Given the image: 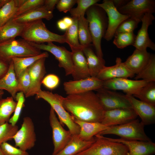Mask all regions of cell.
Returning a JSON list of instances; mask_svg holds the SVG:
<instances>
[{
  "mask_svg": "<svg viewBox=\"0 0 155 155\" xmlns=\"http://www.w3.org/2000/svg\"><path fill=\"white\" fill-rule=\"evenodd\" d=\"M63 105L74 118L85 122L101 123L105 111L93 91L68 95L64 97Z\"/></svg>",
  "mask_w": 155,
  "mask_h": 155,
  "instance_id": "1",
  "label": "cell"
},
{
  "mask_svg": "<svg viewBox=\"0 0 155 155\" xmlns=\"http://www.w3.org/2000/svg\"><path fill=\"white\" fill-rule=\"evenodd\" d=\"M86 13L91 36L92 45L95 49L96 55L103 58L101 43L108 26L106 14L103 9L96 4L90 7Z\"/></svg>",
  "mask_w": 155,
  "mask_h": 155,
  "instance_id": "2",
  "label": "cell"
},
{
  "mask_svg": "<svg viewBox=\"0 0 155 155\" xmlns=\"http://www.w3.org/2000/svg\"><path fill=\"white\" fill-rule=\"evenodd\" d=\"M36 99H42L48 102L57 115L61 125H66L73 135H78L80 127L74 121L73 117L64 108V97L57 94L41 89L36 95Z\"/></svg>",
  "mask_w": 155,
  "mask_h": 155,
  "instance_id": "3",
  "label": "cell"
},
{
  "mask_svg": "<svg viewBox=\"0 0 155 155\" xmlns=\"http://www.w3.org/2000/svg\"><path fill=\"white\" fill-rule=\"evenodd\" d=\"M20 36L28 42L37 44L53 42H66L64 34L59 35L49 30L42 19L27 24Z\"/></svg>",
  "mask_w": 155,
  "mask_h": 155,
  "instance_id": "4",
  "label": "cell"
},
{
  "mask_svg": "<svg viewBox=\"0 0 155 155\" xmlns=\"http://www.w3.org/2000/svg\"><path fill=\"white\" fill-rule=\"evenodd\" d=\"M41 53L40 50L23 39H12L0 43V57L9 63L13 57H32Z\"/></svg>",
  "mask_w": 155,
  "mask_h": 155,
  "instance_id": "5",
  "label": "cell"
},
{
  "mask_svg": "<svg viewBox=\"0 0 155 155\" xmlns=\"http://www.w3.org/2000/svg\"><path fill=\"white\" fill-rule=\"evenodd\" d=\"M144 125L136 119L123 124L110 126L98 134L102 135L114 134L119 136L120 138L126 140L151 141V140L145 132Z\"/></svg>",
  "mask_w": 155,
  "mask_h": 155,
  "instance_id": "6",
  "label": "cell"
},
{
  "mask_svg": "<svg viewBox=\"0 0 155 155\" xmlns=\"http://www.w3.org/2000/svg\"><path fill=\"white\" fill-rule=\"evenodd\" d=\"M94 137L95 142L77 155H127L128 149L123 144L110 140L101 135Z\"/></svg>",
  "mask_w": 155,
  "mask_h": 155,
  "instance_id": "7",
  "label": "cell"
},
{
  "mask_svg": "<svg viewBox=\"0 0 155 155\" xmlns=\"http://www.w3.org/2000/svg\"><path fill=\"white\" fill-rule=\"evenodd\" d=\"M30 43L37 49L51 53L58 61L59 67L64 69L65 75H71L73 70L71 52L67 50L64 47L55 45L52 42H48L46 44Z\"/></svg>",
  "mask_w": 155,
  "mask_h": 155,
  "instance_id": "8",
  "label": "cell"
},
{
  "mask_svg": "<svg viewBox=\"0 0 155 155\" xmlns=\"http://www.w3.org/2000/svg\"><path fill=\"white\" fill-rule=\"evenodd\" d=\"M49 120L52 129L54 145L52 155H55L60 152L66 146L71 139L73 135L69 130H66L63 127L55 111L51 107L50 111Z\"/></svg>",
  "mask_w": 155,
  "mask_h": 155,
  "instance_id": "9",
  "label": "cell"
},
{
  "mask_svg": "<svg viewBox=\"0 0 155 155\" xmlns=\"http://www.w3.org/2000/svg\"><path fill=\"white\" fill-rule=\"evenodd\" d=\"M15 146L25 151L33 148L36 141L34 124L29 117L24 118L21 127L13 137Z\"/></svg>",
  "mask_w": 155,
  "mask_h": 155,
  "instance_id": "10",
  "label": "cell"
},
{
  "mask_svg": "<svg viewBox=\"0 0 155 155\" xmlns=\"http://www.w3.org/2000/svg\"><path fill=\"white\" fill-rule=\"evenodd\" d=\"M96 5L102 8L106 13L108 19V26L104 38L107 41L114 37L116 30L120 24L129 17L120 13L115 6L112 0H104Z\"/></svg>",
  "mask_w": 155,
  "mask_h": 155,
  "instance_id": "11",
  "label": "cell"
},
{
  "mask_svg": "<svg viewBox=\"0 0 155 155\" xmlns=\"http://www.w3.org/2000/svg\"><path fill=\"white\" fill-rule=\"evenodd\" d=\"M96 94L105 111L120 108H132L126 95L102 88Z\"/></svg>",
  "mask_w": 155,
  "mask_h": 155,
  "instance_id": "12",
  "label": "cell"
},
{
  "mask_svg": "<svg viewBox=\"0 0 155 155\" xmlns=\"http://www.w3.org/2000/svg\"><path fill=\"white\" fill-rule=\"evenodd\" d=\"M118 10L121 13L127 15L129 18H135L141 21L146 13L153 14L155 13V1L129 0L126 4Z\"/></svg>",
  "mask_w": 155,
  "mask_h": 155,
  "instance_id": "13",
  "label": "cell"
},
{
  "mask_svg": "<svg viewBox=\"0 0 155 155\" xmlns=\"http://www.w3.org/2000/svg\"><path fill=\"white\" fill-rule=\"evenodd\" d=\"M148 83L143 80L115 78L103 81V88L110 90H121L126 94L133 96Z\"/></svg>",
  "mask_w": 155,
  "mask_h": 155,
  "instance_id": "14",
  "label": "cell"
},
{
  "mask_svg": "<svg viewBox=\"0 0 155 155\" xmlns=\"http://www.w3.org/2000/svg\"><path fill=\"white\" fill-rule=\"evenodd\" d=\"M103 81L96 77H90L76 80H70L64 82V89L68 95L96 90L103 88Z\"/></svg>",
  "mask_w": 155,
  "mask_h": 155,
  "instance_id": "15",
  "label": "cell"
},
{
  "mask_svg": "<svg viewBox=\"0 0 155 155\" xmlns=\"http://www.w3.org/2000/svg\"><path fill=\"white\" fill-rule=\"evenodd\" d=\"M132 108H120L105 111L101 123L109 126L123 124L137 119Z\"/></svg>",
  "mask_w": 155,
  "mask_h": 155,
  "instance_id": "16",
  "label": "cell"
},
{
  "mask_svg": "<svg viewBox=\"0 0 155 155\" xmlns=\"http://www.w3.org/2000/svg\"><path fill=\"white\" fill-rule=\"evenodd\" d=\"M46 58H41L28 68L30 78V85L26 94V98L33 96L41 90L42 81L46 73L45 66Z\"/></svg>",
  "mask_w": 155,
  "mask_h": 155,
  "instance_id": "17",
  "label": "cell"
},
{
  "mask_svg": "<svg viewBox=\"0 0 155 155\" xmlns=\"http://www.w3.org/2000/svg\"><path fill=\"white\" fill-rule=\"evenodd\" d=\"M155 18L153 14L147 13L141 20L142 22L140 28L136 35L134 43L133 45L135 49L142 51L147 50L148 48L155 50V44L150 38L148 32V28L153 24Z\"/></svg>",
  "mask_w": 155,
  "mask_h": 155,
  "instance_id": "18",
  "label": "cell"
},
{
  "mask_svg": "<svg viewBox=\"0 0 155 155\" xmlns=\"http://www.w3.org/2000/svg\"><path fill=\"white\" fill-rule=\"evenodd\" d=\"M132 108L140 118L144 125L154 124L155 122V106L136 99L133 96L126 94Z\"/></svg>",
  "mask_w": 155,
  "mask_h": 155,
  "instance_id": "19",
  "label": "cell"
},
{
  "mask_svg": "<svg viewBox=\"0 0 155 155\" xmlns=\"http://www.w3.org/2000/svg\"><path fill=\"white\" fill-rule=\"evenodd\" d=\"M106 138L110 140L122 143L126 146L128 150L127 155H152L155 153V144L152 141L146 142L121 138Z\"/></svg>",
  "mask_w": 155,
  "mask_h": 155,
  "instance_id": "20",
  "label": "cell"
},
{
  "mask_svg": "<svg viewBox=\"0 0 155 155\" xmlns=\"http://www.w3.org/2000/svg\"><path fill=\"white\" fill-rule=\"evenodd\" d=\"M115 65L105 66L99 72L96 78L103 81L115 78H132L135 74L125 65L120 57H117Z\"/></svg>",
  "mask_w": 155,
  "mask_h": 155,
  "instance_id": "21",
  "label": "cell"
},
{
  "mask_svg": "<svg viewBox=\"0 0 155 155\" xmlns=\"http://www.w3.org/2000/svg\"><path fill=\"white\" fill-rule=\"evenodd\" d=\"M73 70L71 74L73 80L84 79L90 76L86 58L82 49L71 50Z\"/></svg>",
  "mask_w": 155,
  "mask_h": 155,
  "instance_id": "22",
  "label": "cell"
},
{
  "mask_svg": "<svg viewBox=\"0 0 155 155\" xmlns=\"http://www.w3.org/2000/svg\"><path fill=\"white\" fill-rule=\"evenodd\" d=\"M73 119L80 127V132L78 135V137L80 139L84 141H88L92 139L95 135L110 127L103 124L100 122H85L74 117Z\"/></svg>",
  "mask_w": 155,
  "mask_h": 155,
  "instance_id": "23",
  "label": "cell"
},
{
  "mask_svg": "<svg viewBox=\"0 0 155 155\" xmlns=\"http://www.w3.org/2000/svg\"><path fill=\"white\" fill-rule=\"evenodd\" d=\"M151 54L147 50L136 49L123 62L125 65L135 75L138 73L148 63Z\"/></svg>",
  "mask_w": 155,
  "mask_h": 155,
  "instance_id": "24",
  "label": "cell"
},
{
  "mask_svg": "<svg viewBox=\"0 0 155 155\" xmlns=\"http://www.w3.org/2000/svg\"><path fill=\"white\" fill-rule=\"evenodd\" d=\"M53 17V12L48 10L43 5L14 17L12 19L18 23L28 24L43 18L50 20Z\"/></svg>",
  "mask_w": 155,
  "mask_h": 155,
  "instance_id": "25",
  "label": "cell"
},
{
  "mask_svg": "<svg viewBox=\"0 0 155 155\" xmlns=\"http://www.w3.org/2000/svg\"><path fill=\"white\" fill-rule=\"evenodd\" d=\"M0 89L7 91L15 100L16 94L19 91L18 81L12 60L5 74L0 79Z\"/></svg>",
  "mask_w": 155,
  "mask_h": 155,
  "instance_id": "26",
  "label": "cell"
},
{
  "mask_svg": "<svg viewBox=\"0 0 155 155\" xmlns=\"http://www.w3.org/2000/svg\"><path fill=\"white\" fill-rule=\"evenodd\" d=\"M95 141V137L92 139L86 141L80 139L78 135H73L64 148L55 155H77L89 148Z\"/></svg>",
  "mask_w": 155,
  "mask_h": 155,
  "instance_id": "27",
  "label": "cell"
},
{
  "mask_svg": "<svg viewBox=\"0 0 155 155\" xmlns=\"http://www.w3.org/2000/svg\"><path fill=\"white\" fill-rule=\"evenodd\" d=\"M92 44L85 46L82 49L86 58L91 77H96L105 66V61L102 58L98 57L91 47Z\"/></svg>",
  "mask_w": 155,
  "mask_h": 155,
  "instance_id": "28",
  "label": "cell"
},
{
  "mask_svg": "<svg viewBox=\"0 0 155 155\" xmlns=\"http://www.w3.org/2000/svg\"><path fill=\"white\" fill-rule=\"evenodd\" d=\"M27 24L17 22L12 19L0 27V43L21 36Z\"/></svg>",
  "mask_w": 155,
  "mask_h": 155,
  "instance_id": "29",
  "label": "cell"
},
{
  "mask_svg": "<svg viewBox=\"0 0 155 155\" xmlns=\"http://www.w3.org/2000/svg\"><path fill=\"white\" fill-rule=\"evenodd\" d=\"M48 56V53L45 52L34 56L12 58L11 60L13 63L17 78L36 61L43 58H46Z\"/></svg>",
  "mask_w": 155,
  "mask_h": 155,
  "instance_id": "30",
  "label": "cell"
},
{
  "mask_svg": "<svg viewBox=\"0 0 155 155\" xmlns=\"http://www.w3.org/2000/svg\"><path fill=\"white\" fill-rule=\"evenodd\" d=\"M17 104V102L11 96L0 100V126L9 122Z\"/></svg>",
  "mask_w": 155,
  "mask_h": 155,
  "instance_id": "31",
  "label": "cell"
},
{
  "mask_svg": "<svg viewBox=\"0 0 155 155\" xmlns=\"http://www.w3.org/2000/svg\"><path fill=\"white\" fill-rule=\"evenodd\" d=\"M73 24L65 31L64 35L66 42L69 45L71 50L83 49L84 47L80 44L78 31V19L73 18Z\"/></svg>",
  "mask_w": 155,
  "mask_h": 155,
  "instance_id": "32",
  "label": "cell"
},
{
  "mask_svg": "<svg viewBox=\"0 0 155 155\" xmlns=\"http://www.w3.org/2000/svg\"><path fill=\"white\" fill-rule=\"evenodd\" d=\"M19 4L20 0H8L0 8V27L13 18Z\"/></svg>",
  "mask_w": 155,
  "mask_h": 155,
  "instance_id": "33",
  "label": "cell"
},
{
  "mask_svg": "<svg viewBox=\"0 0 155 155\" xmlns=\"http://www.w3.org/2000/svg\"><path fill=\"white\" fill-rule=\"evenodd\" d=\"M78 31L80 44L84 47L91 44L92 40L88 22L84 16H81L78 19Z\"/></svg>",
  "mask_w": 155,
  "mask_h": 155,
  "instance_id": "34",
  "label": "cell"
},
{
  "mask_svg": "<svg viewBox=\"0 0 155 155\" xmlns=\"http://www.w3.org/2000/svg\"><path fill=\"white\" fill-rule=\"evenodd\" d=\"M135 80H143L147 82H155V55L151 54L147 64L136 74Z\"/></svg>",
  "mask_w": 155,
  "mask_h": 155,
  "instance_id": "35",
  "label": "cell"
},
{
  "mask_svg": "<svg viewBox=\"0 0 155 155\" xmlns=\"http://www.w3.org/2000/svg\"><path fill=\"white\" fill-rule=\"evenodd\" d=\"M133 96L141 101L155 106V82H148Z\"/></svg>",
  "mask_w": 155,
  "mask_h": 155,
  "instance_id": "36",
  "label": "cell"
},
{
  "mask_svg": "<svg viewBox=\"0 0 155 155\" xmlns=\"http://www.w3.org/2000/svg\"><path fill=\"white\" fill-rule=\"evenodd\" d=\"M113 43L117 48L123 49L133 44L136 35L133 32L115 33Z\"/></svg>",
  "mask_w": 155,
  "mask_h": 155,
  "instance_id": "37",
  "label": "cell"
},
{
  "mask_svg": "<svg viewBox=\"0 0 155 155\" xmlns=\"http://www.w3.org/2000/svg\"><path fill=\"white\" fill-rule=\"evenodd\" d=\"M99 0H77L76 7L72 8L69 11L72 18L78 19L84 16L87 9L90 6L98 3Z\"/></svg>",
  "mask_w": 155,
  "mask_h": 155,
  "instance_id": "38",
  "label": "cell"
},
{
  "mask_svg": "<svg viewBox=\"0 0 155 155\" xmlns=\"http://www.w3.org/2000/svg\"><path fill=\"white\" fill-rule=\"evenodd\" d=\"M44 1V0H20L19 6L13 18L43 5Z\"/></svg>",
  "mask_w": 155,
  "mask_h": 155,
  "instance_id": "39",
  "label": "cell"
},
{
  "mask_svg": "<svg viewBox=\"0 0 155 155\" xmlns=\"http://www.w3.org/2000/svg\"><path fill=\"white\" fill-rule=\"evenodd\" d=\"M18 130L16 125L13 126L7 123L0 126V145L2 144L13 139Z\"/></svg>",
  "mask_w": 155,
  "mask_h": 155,
  "instance_id": "40",
  "label": "cell"
},
{
  "mask_svg": "<svg viewBox=\"0 0 155 155\" xmlns=\"http://www.w3.org/2000/svg\"><path fill=\"white\" fill-rule=\"evenodd\" d=\"M15 100L17 102L16 106L13 116L10 117L9 123L13 126L16 125L20 118L22 108L24 106L25 98L24 94L22 92H18L16 95Z\"/></svg>",
  "mask_w": 155,
  "mask_h": 155,
  "instance_id": "41",
  "label": "cell"
},
{
  "mask_svg": "<svg viewBox=\"0 0 155 155\" xmlns=\"http://www.w3.org/2000/svg\"><path fill=\"white\" fill-rule=\"evenodd\" d=\"M140 20L134 18H129L123 21L117 28L115 33H130L138 27Z\"/></svg>",
  "mask_w": 155,
  "mask_h": 155,
  "instance_id": "42",
  "label": "cell"
},
{
  "mask_svg": "<svg viewBox=\"0 0 155 155\" xmlns=\"http://www.w3.org/2000/svg\"><path fill=\"white\" fill-rule=\"evenodd\" d=\"M17 78L19 91L23 92L25 95L28 92L30 83V77L28 68Z\"/></svg>",
  "mask_w": 155,
  "mask_h": 155,
  "instance_id": "43",
  "label": "cell"
},
{
  "mask_svg": "<svg viewBox=\"0 0 155 155\" xmlns=\"http://www.w3.org/2000/svg\"><path fill=\"white\" fill-rule=\"evenodd\" d=\"M0 146L4 155H29L26 151L14 146L7 142L1 144Z\"/></svg>",
  "mask_w": 155,
  "mask_h": 155,
  "instance_id": "44",
  "label": "cell"
},
{
  "mask_svg": "<svg viewBox=\"0 0 155 155\" xmlns=\"http://www.w3.org/2000/svg\"><path fill=\"white\" fill-rule=\"evenodd\" d=\"M60 79L57 75L50 74L44 78L42 84L47 89L52 90L57 88L59 84Z\"/></svg>",
  "mask_w": 155,
  "mask_h": 155,
  "instance_id": "45",
  "label": "cell"
},
{
  "mask_svg": "<svg viewBox=\"0 0 155 155\" xmlns=\"http://www.w3.org/2000/svg\"><path fill=\"white\" fill-rule=\"evenodd\" d=\"M77 0H59L56 7L60 12L66 13L72 8L74 5L76 3Z\"/></svg>",
  "mask_w": 155,
  "mask_h": 155,
  "instance_id": "46",
  "label": "cell"
},
{
  "mask_svg": "<svg viewBox=\"0 0 155 155\" xmlns=\"http://www.w3.org/2000/svg\"><path fill=\"white\" fill-rule=\"evenodd\" d=\"M9 63L1 59H0V79L7 72L9 68Z\"/></svg>",
  "mask_w": 155,
  "mask_h": 155,
  "instance_id": "47",
  "label": "cell"
},
{
  "mask_svg": "<svg viewBox=\"0 0 155 155\" xmlns=\"http://www.w3.org/2000/svg\"><path fill=\"white\" fill-rule=\"evenodd\" d=\"M58 0H46L44 4V6L49 11L52 12L55 7L57 4Z\"/></svg>",
  "mask_w": 155,
  "mask_h": 155,
  "instance_id": "48",
  "label": "cell"
},
{
  "mask_svg": "<svg viewBox=\"0 0 155 155\" xmlns=\"http://www.w3.org/2000/svg\"><path fill=\"white\" fill-rule=\"evenodd\" d=\"M129 1L126 0H112L115 6L117 9L126 4Z\"/></svg>",
  "mask_w": 155,
  "mask_h": 155,
  "instance_id": "49",
  "label": "cell"
},
{
  "mask_svg": "<svg viewBox=\"0 0 155 155\" xmlns=\"http://www.w3.org/2000/svg\"><path fill=\"white\" fill-rule=\"evenodd\" d=\"M57 25L59 29L62 30L66 31L68 28L62 19L59 20L57 22Z\"/></svg>",
  "mask_w": 155,
  "mask_h": 155,
  "instance_id": "50",
  "label": "cell"
},
{
  "mask_svg": "<svg viewBox=\"0 0 155 155\" xmlns=\"http://www.w3.org/2000/svg\"><path fill=\"white\" fill-rule=\"evenodd\" d=\"M62 20L68 27L70 26L73 22V19L72 18L69 17H64Z\"/></svg>",
  "mask_w": 155,
  "mask_h": 155,
  "instance_id": "51",
  "label": "cell"
},
{
  "mask_svg": "<svg viewBox=\"0 0 155 155\" xmlns=\"http://www.w3.org/2000/svg\"><path fill=\"white\" fill-rule=\"evenodd\" d=\"M4 94L3 90L0 89V100L2 98V97Z\"/></svg>",
  "mask_w": 155,
  "mask_h": 155,
  "instance_id": "52",
  "label": "cell"
},
{
  "mask_svg": "<svg viewBox=\"0 0 155 155\" xmlns=\"http://www.w3.org/2000/svg\"><path fill=\"white\" fill-rule=\"evenodd\" d=\"M0 155H4L0 146Z\"/></svg>",
  "mask_w": 155,
  "mask_h": 155,
  "instance_id": "53",
  "label": "cell"
},
{
  "mask_svg": "<svg viewBox=\"0 0 155 155\" xmlns=\"http://www.w3.org/2000/svg\"><path fill=\"white\" fill-rule=\"evenodd\" d=\"M0 59H1V58L0 57Z\"/></svg>",
  "mask_w": 155,
  "mask_h": 155,
  "instance_id": "54",
  "label": "cell"
}]
</instances>
